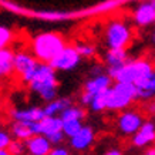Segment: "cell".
I'll return each mask as SVG.
<instances>
[{
	"label": "cell",
	"mask_w": 155,
	"mask_h": 155,
	"mask_svg": "<svg viewBox=\"0 0 155 155\" xmlns=\"http://www.w3.org/2000/svg\"><path fill=\"white\" fill-rule=\"evenodd\" d=\"M125 0H105L94 6H90L87 9L78 10H36L28 9L24 6L14 3L10 0H0V9L10 12L13 14L27 17V19L43 20V21H68V20H83L91 19L98 14H107L114 10L120 9L122 5H125Z\"/></svg>",
	"instance_id": "obj_1"
},
{
	"label": "cell",
	"mask_w": 155,
	"mask_h": 155,
	"mask_svg": "<svg viewBox=\"0 0 155 155\" xmlns=\"http://www.w3.org/2000/svg\"><path fill=\"white\" fill-rule=\"evenodd\" d=\"M155 73L154 64L147 58H134L117 68H107V74L115 83H128L137 85Z\"/></svg>",
	"instance_id": "obj_2"
},
{
	"label": "cell",
	"mask_w": 155,
	"mask_h": 155,
	"mask_svg": "<svg viewBox=\"0 0 155 155\" xmlns=\"http://www.w3.org/2000/svg\"><path fill=\"white\" fill-rule=\"evenodd\" d=\"M66 40L60 33L43 31L31 38V54L40 63H50L66 48Z\"/></svg>",
	"instance_id": "obj_3"
},
{
	"label": "cell",
	"mask_w": 155,
	"mask_h": 155,
	"mask_svg": "<svg viewBox=\"0 0 155 155\" xmlns=\"http://www.w3.org/2000/svg\"><path fill=\"white\" fill-rule=\"evenodd\" d=\"M30 90L40 95V98L46 103H51L57 98L58 93V80L56 71L47 63H40L31 83L28 84Z\"/></svg>",
	"instance_id": "obj_4"
},
{
	"label": "cell",
	"mask_w": 155,
	"mask_h": 155,
	"mask_svg": "<svg viewBox=\"0 0 155 155\" xmlns=\"http://www.w3.org/2000/svg\"><path fill=\"white\" fill-rule=\"evenodd\" d=\"M104 38L108 50L125 48L132 41V30L125 20L113 19L110 20L104 30Z\"/></svg>",
	"instance_id": "obj_5"
},
{
	"label": "cell",
	"mask_w": 155,
	"mask_h": 155,
	"mask_svg": "<svg viewBox=\"0 0 155 155\" xmlns=\"http://www.w3.org/2000/svg\"><path fill=\"white\" fill-rule=\"evenodd\" d=\"M137 100V88L134 84L128 83H115L108 90L107 110L110 111H125L132 101Z\"/></svg>",
	"instance_id": "obj_6"
},
{
	"label": "cell",
	"mask_w": 155,
	"mask_h": 155,
	"mask_svg": "<svg viewBox=\"0 0 155 155\" xmlns=\"http://www.w3.org/2000/svg\"><path fill=\"white\" fill-rule=\"evenodd\" d=\"M38 66H40V61L30 53L19 51L14 54V73L26 84L31 83Z\"/></svg>",
	"instance_id": "obj_7"
},
{
	"label": "cell",
	"mask_w": 155,
	"mask_h": 155,
	"mask_svg": "<svg viewBox=\"0 0 155 155\" xmlns=\"http://www.w3.org/2000/svg\"><path fill=\"white\" fill-rule=\"evenodd\" d=\"M81 63V56L78 54L75 46L67 44L66 48L63 51L56 56L48 64L51 66L54 71H71L74 70L75 67H78Z\"/></svg>",
	"instance_id": "obj_8"
},
{
	"label": "cell",
	"mask_w": 155,
	"mask_h": 155,
	"mask_svg": "<svg viewBox=\"0 0 155 155\" xmlns=\"http://www.w3.org/2000/svg\"><path fill=\"white\" fill-rule=\"evenodd\" d=\"M144 117L135 110H125L117 118V127L124 135H135L144 124Z\"/></svg>",
	"instance_id": "obj_9"
},
{
	"label": "cell",
	"mask_w": 155,
	"mask_h": 155,
	"mask_svg": "<svg viewBox=\"0 0 155 155\" xmlns=\"http://www.w3.org/2000/svg\"><path fill=\"white\" fill-rule=\"evenodd\" d=\"M132 20L138 27H148L155 24V2H144L132 12Z\"/></svg>",
	"instance_id": "obj_10"
},
{
	"label": "cell",
	"mask_w": 155,
	"mask_h": 155,
	"mask_svg": "<svg viewBox=\"0 0 155 155\" xmlns=\"http://www.w3.org/2000/svg\"><path fill=\"white\" fill-rule=\"evenodd\" d=\"M95 141V131L93 127L84 125L75 137L70 138V147L75 151H87Z\"/></svg>",
	"instance_id": "obj_11"
},
{
	"label": "cell",
	"mask_w": 155,
	"mask_h": 155,
	"mask_svg": "<svg viewBox=\"0 0 155 155\" xmlns=\"http://www.w3.org/2000/svg\"><path fill=\"white\" fill-rule=\"evenodd\" d=\"M111 84H113V78H111L107 73H104V74H100V75H97V77L88 78V80L84 83L83 91L94 97V95L103 93L105 90L111 88Z\"/></svg>",
	"instance_id": "obj_12"
},
{
	"label": "cell",
	"mask_w": 155,
	"mask_h": 155,
	"mask_svg": "<svg viewBox=\"0 0 155 155\" xmlns=\"http://www.w3.org/2000/svg\"><path fill=\"white\" fill-rule=\"evenodd\" d=\"M44 115L41 107L33 105L30 108H23V110H13L12 111V118L14 122H24V124H31V122L41 121Z\"/></svg>",
	"instance_id": "obj_13"
},
{
	"label": "cell",
	"mask_w": 155,
	"mask_h": 155,
	"mask_svg": "<svg viewBox=\"0 0 155 155\" xmlns=\"http://www.w3.org/2000/svg\"><path fill=\"white\" fill-rule=\"evenodd\" d=\"M155 142V124L145 121L135 135H132V145L137 148H144Z\"/></svg>",
	"instance_id": "obj_14"
},
{
	"label": "cell",
	"mask_w": 155,
	"mask_h": 155,
	"mask_svg": "<svg viewBox=\"0 0 155 155\" xmlns=\"http://www.w3.org/2000/svg\"><path fill=\"white\" fill-rule=\"evenodd\" d=\"M24 144H26V150L30 155H48L53 150L51 142L44 135H33Z\"/></svg>",
	"instance_id": "obj_15"
},
{
	"label": "cell",
	"mask_w": 155,
	"mask_h": 155,
	"mask_svg": "<svg viewBox=\"0 0 155 155\" xmlns=\"http://www.w3.org/2000/svg\"><path fill=\"white\" fill-rule=\"evenodd\" d=\"M71 105H74L71 98H68V97H60V98H56L51 103L46 104L43 107V111H44L46 117H60V114L64 113L67 108H70Z\"/></svg>",
	"instance_id": "obj_16"
},
{
	"label": "cell",
	"mask_w": 155,
	"mask_h": 155,
	"mask_svg": "<svg viewBox=\"0 0 155 155\" xmlns=\"http://www.w3.org/2000/svg\"><path fill=\"white\" fill-rule=\"evenodd\" d=\"M104 61L107 63V68H117L124 66L130 61V56L125 48H115V50H107Z\"/></svg>",
	"instance_id": "obj_17"
},
{
	"label": "cell",
	"mask_w": 155,
	"mask_h": 155,
	"mask_svg": "<svg viewBox=\"0 0 155 155\" xmlns=\"http://www.w3.org/2000/svg\"><path fill=\"white\" fill-rule=\"evenodd\" d=\"M14 54L12 48L0 51V80L9 77L14 73Z\"/></svg>",
	"instance_id": "obj_18"
},
{
	"label": "cell",
	"mask_w": 155,
	"mask_h": 155,
	"mask_svg": "<svg viewBox=\"0 0 155 155\" xmlns=\"http://www.w3.org/2000/svg\"><path fill=\"white\" fill-rule=\"evenodd\" d=\"M137 100H152L155 97V73L135 85Z\"/></svg>",
	"instance_id": "obj_19"
},
{
	"label": "cell",
	"mask_w": 155,
	"mask_h": 155,
	"mask_svg": "<svg viewBox=\"0 0 155 155\" xmlns=\"http://www.w3.org/2000/svg\"><path fill=\"white\" fill-rule=\"evenodd\" d=\"M41 125V135L50 137L56 132L63 131V121L60 117H44L40 121Z\"/></svg>",
	"instance_id": "obj_20"
},
{
	"label": "cell",
	"mask_w": 155,
	"mask_h": 155,
	"mask_svg": "<svg viewBox=\"0 0 155 155\" xmlns=\"http://www.w3.org/2000/svg\"><path fill=\"white\" fill-rule=\"evenodd\" d=\"M85 110L80 105H71L70 108H67L64 113L60 114V118L63 122L66 121H83V118H85Z\"/></svg>",
	"instance_id": "obj_21"
},
{
	"label": "cell",
	"mask_w": 155,
	"mask_h": 155,
	"mask_svg": "<svg viewBox=\"0 0 155 155\" xmlns=\"http://www.w3.org/2000/svg\"><path fill=\"white\" fill-rule=\"evenodd\" d=\"M12 134L16 140L19 141L26 142L27 140H30L33 137V132L30 131V127L28 124H24V122H13L12 125Z\"/></svg>",
	"instance_id": "obj_22"
},
{
	"label": "cell",
	"mask_w": 155,
	"mask_h": 155,
	"mask_svg": "<svg viewBox=\"0 0 155 155\" xmlns=\"http://www.w3.org/2000/svg\"><path fill=\"white\" fill-rule=\"evenodd\" d=\"M14 40V31L7 26L0 24V51L10 48V44Z\"/></svg>",
	"instance_id": "obj_23"
},
{
	"label": "cell",
	"mask_w": 155,
	"mask_h": 155,
	"mask_svg": "<svg viewBox=\"0 0 155 155\" xmlns=\"http://www.w3.org/2000/svg\"><path fill=\"white\" fill-rule=\"evenodd\" d=\"M110 90V88H108ZM108 90L103 91V93H100V94L94 95V98L90 104V108H91V111H94V113H101L104 110H107V95H108Z\"/></svg>",
	"instance_id": "obj_24"
},
{
	"label": "cell",
	"mask_w": 155,
	"mask_h": 155,
	"mask_svg": "<svg viewBox=\"0 0 155 155\" xmlns=\"http://www.w3.org/2000/svg\"><path fill=\"white\" fill-rule=\"evenodd\" d=\"M84 125H83L81 121H66V122H63V132H64L66 137L73 138V137H75L81 131Z\"/></svg>",
	"instance_id": "obj_25"
},
{
	"label": "cell",
	"mask_w": 155,
	"mask_h": 155,
	"mask_svg": "<svg viewBox=\"0 0 155 155\" xmlns=\"http://www.w3.org/2000/svg\"><path fill=\"white\" fill-rule=\"evenodd\" d=\"M75 48H77L78 54L81 56V58H83V57H84V58H91V57H94L95 53H97L95 46L90 44V43H80V44L75 46Z\"/></svg>",
	"instance_id": "obj_26"
},
{
	"label": "cell",
	"mask_w": 155,
	"mask_h": 155,
	"mask_svg": "<svg viewBox=\"0 0 155 155\" xmlns=\"http://www.w3.org/2000/svg\"><path fill=\"white\" fill-rule=\"evenodd\" d=\"M7 151H9L12 155H23L27 150H26V144H24L23 141L13 140L12 144L9 145V148H7Z\"/></svg>",
	"instance_id": "obj_27"
},
{
	"label": "cell",
	"mask_w": 155,
	"mask_h": 155,
	"mask_svg": "<svg viewBox=\"0 0 155 155\" xmlns=\"http://www.w3.org/2000/svg\"><path fill=\"white\" fill-rule=\"evenodd\" d=\"M12 135L5 130H0V150H7L12 144Z\"/></svg>",
	"instance_id": "obj_28"
},
{
	"label": "cell",
	"mask_w": 155,
	"mask_h": 155,
	"mask_svg": "<svg viewBox=\"0 0 155 155\" xmlns=\"http://www.w3.org/2000/svg\"><path fill=\"white\" fill-rule=\"evenodd\" d=\"M48 138V141L51 142V145H57V147H60V144L63 141H64V132L60 131V132H56V134H53V135L47 137Z\"/></svg>",
	"instance_id": "obj_29"
},
{
	"label": "cell",
	"mask_w": 155,
	"mask_h": 155,
	"mask_svg": "<svg viewBox=\"0 0 155 155\" xmlns=\"http://www.w3.org/2000/svg\"><path fill=\"white\" fill-rule=\"evenodd\" d=\"M48 155H70V151L66 147H53L51 152Z\"/></svg>",
	"instance_id": "obj_30"
},
{
	"label": "cell",
	"mask_w": 155,
	"mask_h": 155,
	"mask_svg": "<svg viewBox=\"0 0 155 155\" xmlns=\"http://www.w3.org/2000/svg\"><path fill=\"white\" fill-rule=\"evenodd\" d=\"M105 71H104V68L101 66H98V64H95V66L91 67V70H90V74H91V77H97V75L100 74H104Z\"/></svg>",
	"instance_id": "obj_31"
},
{
	"label": "cell",
	"mask_w": 155,
	"mask_h": 155,
	"mask_svg": "<svg viewBox=\"0 0 155 155\" xmlns=\"http://www.w3.org/2000/svg\"><path fill=\"white\" fill-rule=\"evenodd\" d=\"M147 113L150 114V115H155V100L150 101L148 105H147Z\"/></svg>",
	"instance_id": "obj_32"
},
{
	"label": "cell",
	"mask_w": 155,
	"mask_h": 155,
	"mask_svg": "<svg viewBox=\"0 0 155 155\" xmlns=\"http://www.w3.org/2000/svg\"><path fill=\"white\" fill-rule=\"evenodd\" d=\"M103 155H122L121 150H118V148H111V150L105 151Z\"/></svg>",
	"instance_id": "obj_33"
},
{
	"label": "cell",
	"mask_w": 155,
	"mask_h": 155,
	"mask_svg": "<svg viewBox=\"0 0 155 155\" xmlns=\"http://www.w3.org/2000/svg\"><path fill=\"white\" fill-rule=\"evenodd\" d=\"M142 155H155V145L148 147V148L144 151V154H142Z\"/></svg>",
	"instance_id": "obj_34"
},
{
	"label": "cell",
	"mask_w": 155,
	"mask_h": 155,
	"mask_svg": "<svg viewBox=\"0 0 155 155\" xmlns=\"http://www.w3.org/2000/svg\"><path fill=\"white\" fill-rule=\"evenodd\" d=\"M0 155H12L7 150H0Z\"/></svg>",
	"instance_id": "obj_35"
},
{
	"label": "cell",
	"mask_w": 155,
	"mask_h": 155,
	"mask_svg": "<svg viewBox=\"0 0 155 155\" xmlns=\"http://www.w3.org/2000/svg\"><path fill=\"white\" fill-rule=\"evenodd\" d=\"M152 41L155 43V27H154V31H152Z\"/></svg>",
	"instance_id": "obj_36"
},
{
	"label": "cell",
	"mask_w": 155,
	"mask_h": 155,
	"mask_svg": "<svg viewBox=\"0 0 155 155\" xmlns=\"http://www.w3.org/2000/svg\"><path fill=\"white\" fill-rule=\"evenodd\" d=\"M27 155H30V154H27Z\"/></svg>",
	"instance_id": "obj_37"
}]
</instances>
